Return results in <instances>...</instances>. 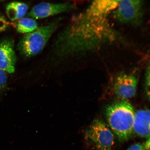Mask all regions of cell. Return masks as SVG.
Here are the masks:
<instances>
[{
	"label": "cell",
	"instance_id": "12",
	"mask_svg": "<svg viewBox=\"0 0 150 150\" xmlns=\"http://www.w3.org/2000/svg\"><path fill=\"white\" fill-rule=\"evenodd\" d=\"M7 77L6 73L0 69V91L6 88L7 85Z\"/></svg>",
	"mask_w": 150,
	"mask_h": 150
},
{
	"label": "cell",
	"instance_id": "13",
	"mask_svg": "<svg viewBox=\"0 0 150 150\" xmlns=\"http://www.w3.org/2000/svg\"><path fill=\"white\" fill-rule=\"evenodd\" d=\"M145 89L147 96L149 98V86H150V64H149L146 69L145 73Z\"/></svg>",
	"mask_w": 150,
	"mask_h": 150
},
{
	"label": "cell",
	"instance_id": "1",
	"mask_svg": "<svg viewBox=\"0 0 150 150\" xmlns=\"http://www.w3.org/2000/svg\"><path fill=\"white\" fill-rule=\"evenodd\" d=\"M109 13L100 5L92 2L85 12L73 18L54 42L52 50L56 61H64L113 40L116 33L108 23Z\"/></svg>",
	"mask_w": 150,
	"mask_h": 150
},
{
	"label": "cell",
	"instance_id": "17",
	"mask_svg": "<svg viewBox=\"0 0 150 150\" xmlns=\"http://www.w3.org/2000/svg\"><path fill=\"white\" fill-rule=\"evenodd\" d=\"M1 1H0V2H1Z\"/></svg>",
	"mask_w": 150,
	"mask_h": 150
},
{
	"label": "cell",
	"instance_id": "16",
	"mask_svg": "<svg viewBox=\"0 0 150 150\" xmlns=\"http://www.w3.org/2000/svg\"><path fill=\"white\" fill-rule=\"evenodd\" d=\"M144 148L145 150H149L150 149V138L147 139V140L143 144Z\"/></svg>",
	"mask_w": 150,
	"mask_h": 150
},
{
	"label": "cell",
	"instance_id": "4",
	"mask_svg": "<svg viewBox=\"0 0 150 150\" xmlns=\"http://www.w3.org/2000/svg\"><path fill=\"white\" fill-rule=\"evenodd\" d=\"M84 139L92 150H113L115 137L107 124L102 120H94L84 134Z\"/></svg>",
	"mask_w": 150,
	"mask_h": 150
},
{
	"label": "cell",
	"instance_id": "10",
	"mask_svg": "<svg viewBox=\"0 0 150 150\" xmlns=\"http://www.w3.org/2000/svg\"><path fill=\"white\" fill-rule=\"evenodd\" d=\"M28 5L19 1H13L8 4L6 8L7 17L11 21H15L22 18L27 13Z\"/></svg>",
	"mask_w": 150,
	"mask_h": 150
},
{
	"label": "cell",
	"instance_id": "2",
	"mask_svg": "<svg viewBox=\"0 0 150 150\" xmlns=\"http://www.w3.org/2000/svg\"><path fill=\"white\" fill-rule=\"evenodd\" d=\"M135 113L132 106L126 100L119 101L106 108L107 125L120 142H126L132 137Z\"/></svg>",
	"mask_w": 150,
	"mask_h": 150
},
{
	"label": "cell",
	"instance_id": "15",
	"mask_svg": "<svg viewBox=\"0 0 150 150\" xmlns=\"http://www.w3.org/2000/svg\"><path fill=\"white\" fill-rule=\"evenodd\" d=\"M127 150H145L143 144L137 143L129 147Z\"/></svg>",
	"mask_w": 150,
	"mask_h": 150
},
{
	"label": "cell",
	"instance_id": "11",
	"mask_svg": "<svg viewBox=\"0 0 150 150\" xmlns=\"http://www.w3.org/2000/svg\"><path fill=\"white\" fill-rule=\"evenodd\" d=\"M16 28L18 32L29 33L38 29V24L33 18H23L16 22Z\"/></svg>",
	"mask_w": 150,
	"mask_h": 150
},
{
	"label": "cell",
	"instance_id": "14",
	"mask_svg": "<svg viewBox=\"0 0 150 150\" xmlns=\"http://www.w3.org/2000/svg\"><path fill=\"white\" fill-rule=\"evenodd\" d=\"M9 25L10 23L5 17L0 14V32L6 30Z\"/></svg>",
	"mask_w": 150,
	"mask_h": 150
},
{
	"label": "cell",
	"instance_id": "5",
	"mask_svg": "<svg viewBox=\"0 0 150 150\" xmlns=\"http://www.w3.org/2000/svg\"><path fill=\"white\" fill-rule=\"evenodd\" d=\"M143 7L142 1H119L114 9L113 17L122 24L139 25L143 18Z\"/></svg>",
	"mask_w": 150,
	"mask_h": 150
},
{
	"label": "cell",
	"instance_id": "9",
	"mask_svg": "<svg viewBox=\"0 0 150 150\" xmlns=\"http://www.w3.org/2000/svg\"><path fill=\"white\" fill-rule=\"evenodd\" d=\"M150 111L149 110H138L135 113L133 131L138 136L150 138Z\"/></svg>",
	"mask_w": 150,
	"mask_h": 150
},
{
	"label": "cell",
	"instance_id": "8",
	"mask_svg": "<svg viewBox=\"0 0 150 150\" xmlns=\"http://www.w3.org/2000/svg\"><path fill=\"white\" fill-rule=\"evenodd\" d=\"M16 61L14 42L6 39L0 42V69L12 74L15 72Z\"/></svg>",
	"mask_w": 150,
	"mask_h": 150
},
{
	"label": "cell",
	"instance_id": "3",
	"mask_svg": "<svg viewBox=\"0 0 150 150\" xmlns=\"http://www.w3.org/2000/svg\"><path fill=\"white\" fill-rule=\"evenodd\" d=\"M59 19L56 20L24 35L17 46L20 55L24 58H29L42 51L59 27Z\"/></svg>",
	"mask_w": 150,
	"mask_h": 150
},
{
	"label": "cell",
	"instance_id": "7",
	"mask_svg": "<svg viewBox=\"0 0 150 150\" xmlns=\"http://www.w3.org/2000/svg\"><path fill=\"white\" fill-rule=\"evenodd\" d=\"M75 9V6L70 3H41L34 6L28 14V16L33 18L38 19L70 12Z\"/></svg>",
	"mask_w": 150,
	"mask_h": 150
},
{
	"label": "cell",
	"instance_id": "6",
	"mask_svg": "<svg viewBox=\"0 0 150 150\" xmlns=\"http://www.w3.org/2000/svg\"><path fill=\"white\" fill-rule=\"evenodd\" d=\"M138 80L133 75L122 72L118 75L114 81V93L119 98L125 100L136 95Z\"/></svg>",
	"mask_w": 150,
	"mask_h": 150
}]
</instances>
